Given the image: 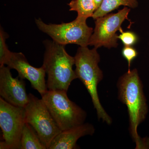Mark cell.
<instances>
[{
	"mask_svg": "<svg viewBox=\"0 0 149 149\" xmlns=\"http://www.w3.org/2000/svg\"><path fill=\"white\" fill-rule=\"evenodd\" d=\"M118 99L128 109L129 132L136 149L149 148V139L139 136L138 127L146 118L148 107L143 85L136 68L127 71L119 77L117 83Z\"/></svg>",
	"mask_w": 149,
	"mask_h": 149,
	"instance_id": "cell-1",
	"label": "cell"
},
{
	"mask_svg": "<svg viewBox=\"0 0 149 149\" xmlns=\"http://www.w3.org/2000/svg\"><path fill=\"white\" fill-rule=\"evenodd\" d=\"M97 49L94 47L91 49L88 47L78 48L74 56V71L91 96L98 119L110 125L112 119L102 106L98 93L97 86L103 78V74L99 65L100 57Z\"/></svg>",
	"mask_w": 149,
	"mask_h": 149,
	"instance_id": "cell-2",
	"label": "cell"
},
{
	"mask_svg": "<svg viewBox=\"0 0 149 149\" xmlns=\"http://www.w3.org/2000/svg\"><path fill=\"white\" fill-rule=\"evenodd\" d=\"M45 47L42 66L47 74V87L49 91L67 92L73 80L77 79L74 57L67 52L65 46L52 40L43 42Z\"/></svg>",
	"mask_w": 149,
	"mask_h": 149,
	"instance_id": "cell-3",
	"label": "cell"
},
{
	"mask_svg": "<svg viewBox=\"0 0 149 149\" xmlns=\"http://www.w3.org/2000/svg\"><path fill=\"white\" fill-rule=\"evenodd\" d=\"M67 93L65 91L48 90L41 96L61 131L83 124L87 117L86 111L70 100Z\"/></svg>",
	"mask_w": 149,
	"mask_h": 149,
	"instance_id": "cell-4",
	"label": "cell"
},
{
	"mask_svg": "<svg viewBox=\"0 0 149 149\" xmlns=\"http://www.w3.org/2000/svg\"><path fill=\"white\" fill-rule=\"evenodd\" d=\"M35 22L40 31L49 35L54 42L64 46L74 44L88 47L94 30L88 26L86 21L76 18L70 22L60 24H47L40 18L35 19Z\"/></svg>",
	"mask_w": 149,
	"mask_h": 149,
	"instance_id": "cell-5",
	"label": "cell"
},
{
	"mask_svg": "<svg viewBox=\"0 0 149 149\" xmlns=\"http://www.w3.org/2000/svg\"><path fill=\"white\" fill-rule=\"evenodd\" d=\"M25 109L9 103L0 98V127L3 141L1 149H21L22 130L26 123Z\"/></svg>",
	"mask_w": 149,
	"mask_h": 149,
	"instance_id": "cell-6",
	"label": "cell"
},
{
	"mask_svg": "<svg viewBox=\"0 0 149 149\" xmlns=\"http://www.w3.org/2000/svg\"><path fill=\"white\" fill-rule=\"evenodd\" d=\"M29 101L24 107L26 122L37 132L43 143L49 149L52 141L61 132L42 99L29 94Z\"/></svg>",
	"mask_w": 149,
	"mask_h": 149,
	"instance_id": "cell-7",
	"label": "cell"
},
{
	"mask_svg": "<svg viewBox=\"0 0 149 149\" xmlns=\"http://www.w3.org/2000/svg\"><path fill=\"white\" fill-rule=\"evenodd\" d=\"M130 8L124 7L115 13H109L95 19V27L88 45L98 49L116 48L118 45L116 32L123 31L121 26L128 16Z\"/></svg>",
	"mask_w": 149,
	"mask_h": 149,
	"instance_id": "cell-8",
	"label": "cell"
},
{
	"mask_svg": "<svg viewBox=\"0 0 149 149\" xmlns=\"http://www.w3.org/2000/svg\"><path fill=\"white\" fill-rule=\"evenodd\" d=\"M6 65L10 69L17 70L19 78L29 80L32 88L41 96L48 91L45 79L46 72L44 67L36 68L32 66L22 53L12 52Z\"/></svg>",
	"mask_w": 149,
	"mask_h": 149,
	"instance_id": "cell-9",
	"label": "cell"
},
{
	"mask_svg": "<svg viewBox=\"0 0 149 149\" xmlns=\"http://www.w3.org/2000/svg\"><path fill=\"white\" fill-rule=\"evenodd\" d=\"M10 69L5 65L0 66V96L9 103L25 107L29 101L24 79L13 77Z\"/></svg>",
	"mask_w": 149,
	"mask_h": 149,
	"instance_id": "cell-10",
	"label": "cell"
},
{
	"mask_svg": "<svg viewBox=\"0 0 149 149\" xmlns=\"http://www.w3.org/2000/svg\"><path fill=\"white\" fill-rule=\"evenodd\" d=\"M95 128L92 124L84 123L62 131L52 141L49 149H76L78 139L86 136H93Z\"/></svg>",
	"mask_w": 149,
	"mask_h": 149,
	"instance_id": "cell-11",
	"label": "cell"
},
{
	"mask_svg": "<svg viewBox=\"0 0 149 149\" xmlns=\"http://www.w3.org/2000/svg\"><path fill=\"white\" fill-rule=\"evenodd\" d=\"M139 6L138 0H103L101 5L95 12L93 18L95 19L117 9L121 6L136 8Z\"/></svg>",
	"mask_w": 149,
	"mask_h": 149,
	"instance_id": "cell-12",
	"label": "cell"
},
{
	"mask_svg": "<svg viewBox=\"0 0 149 149\" xmlns=\"http://www.w3.org/2000/svg\"><path fill=\"white\" fill-rule=\"evenodd\" d=\"M70 11L77 13L76 19L81 21H86L90 17H93L97 10L94 0H72L68 4Z\"/></svg>",
	"mask_w": 149,
	"mask_h": 149,
	"instance_id": "cell-13",
	"label": "cell"
},
{
	"mask_svg": "<svg viewBox=\"0 0 149 149\" xmlns=\"http://www.w3.org/2000/svg\"><path fill=\"white\" fill-rule=\"evenodd\" d=\"M47 149L34 128L26 123L22 134L21 149Z\"/></svg>",
	"mask_w": 149,
	"mask_h": 149,
	"instance_id": "cell-14",
	"label": "cell"
},
{
	"mask_svg": "<svg viewBox=\"0 0 149 149\" xmlns=\"http://www.w3.org/2000/svg\"><path fill=\"white\" fill-rule=\"evenodd\" d=\"M9 35L5 32L3 27L0 28V66L6 65L10 58L12 52H10L6 43Z\"/></svg>",
	"mask_w": 149,
	"mask_h": 149,
	"instance_id": "cell-15",
	"label": "cell"
},
{
	"mask_svg": "<svg viewBox=\"0 0 149 149\" xmlns=\"http://www.w3.org/2000/svg\"><path fill=\"white\" fill-rule=\"evenodd\" d=\"M124 46H133L138 42L139 37L135 32L131 31H123L118 35Z\"/></svg>",
	"mask_w": 149,
	"mask_h": 149,
	"instance_id": "cell-16",
	"label": "cell"
},
{
	"mask_svg": "<svg viewBox=\"0 0 149 149\" xmlns=\"http://www.w3.org/2000/svg\"><path fill=\"white\" fill-rule=\"evenodd\" d=\"M121 53L123 56L128 62V71H130L132 62L138 55V52L133 46H124Z\"/></svg>",
	"mask_w": 149,
	"mask_h": 149,
	"instance_id": "cell-17",
	"label": "cell"
},
{
	"mask_svg": "<svg viewBox=\"0 0 149 149\" xmlns=\"http://www.w3.org/2000/svg\"><path fill=\"white\" fill-rule=\"evenodd\" d=\"M94 1L95 3L96 8L97 10L100 7L103 0H94Z\"/></svg>",
	"mask_w": 149,
	"mask_h": 149,
	"instance_id": "cell-18",
	"label": "cell"
}]
</instances>
